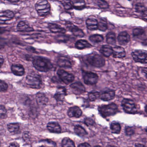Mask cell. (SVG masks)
I'll list each match as a JSON object with an SVG mask.
<instances>
[{
  "label": "cell",
  "mask_w": 147,
  "mask_h": 147,
  "mask_svg": "<svg viewBox=\"0 0 147 147\" xmlns=\"http://www.w3.org/2000/svg\"><path fill=\"white\" fill-rule=\"evenodd\" d=\"M34 67L40 72H48L53 67V65L49 59L42 57L36 56L32 60Z\"/></svg>",
  "instance_id": "1"
},
{
  "label": "cell",
  "mask_w": 147,
  "mask_h": 147,
  "mask_svg": "<svg viewBox=\"0 0 147 147\" xmlns=\"http://www.w3.org/2000/svg\"><path fill=\"white\" fill-rule=\"evenodd\" d=\"M25 82L29 87L34 89L41 88L42 85L41 76L36 72H32L27 75Z\"/></svg>",
  "instance_id": "2"
},
{
  "label": "cell",
  "mask_w": 147,
  "mask_h": 147,
  "mask_svg": "<svg viewBox=\"0 0 147 147\" xmlns=\"http://www.w3.org/2000/svg\"><path fill=\"white\" fill-rule=\"evenodd\" d=\"M99 112L104 117L113 116L118 111V107L115 103H111L108 105H103L99 107Z\"/></svg>",
  "instance_id": "3"
},
{
  "label": "cell",
  "mask_w": 147,
  "mask_h": 147,
  "mask_svg": "<svg viewBox=\"0 0 147 147\" xmlns=\"http://www.w3.org/2000/svg\"><path fill=\"white\" fill-rule=\"evenodd\" d=\"M35 8L38 14L40 17H46L50 12V4L45 0H39L37 1L35 5Z\"/></svg>",
  "instance_id": "4"
},
{
  "label": "cell",
  "mask_w": 147,
  "mask_h": 147,
  "mask_svg": "<svg viewBox=\"0 0 147 147\" xmlns=\"http://www.w3.org/2000/svg\"><path fill=\"white\" fill-rule=\"evenodd\" d=\"M86 60L90 65L95 67H101L105 64V60L104 57L95 53L87 56Z\"/></svg>",
  "instance_id": "5"
},
{
  "label": "cell",
  "mask_w": 147,
  "mask_h": 147,
  "mask_svg": "<svg viewBox=\"0 0 147 147\" xmlns=\"http://www.w3.org/2000/svg\"><path fill=\"white\" fill-rule=\"evenodd\" d=\"M121 105L125 112L134 114L137 112L136 105L132 100L124 98L122 100Z\"/></svg>",
  "instance_id": "6"
},
{
  "label": "cell",
  "mask_w": 147,
  "mask_h": 147,
  "mask_svg": "<svg viewBox=\"0 0 147 147\" xmlns=\"http://www.w3.org/2000/svg\"><path fill=\"white\" fill-rule=\"evenodd\" d=\"M131 56L137 63H147V51L143 50H136L132 51Z\"/></svg>",
  "instance_id": "7"
},
{
  "label": "cell",
  "mask_w": 147,
  "mask_h": 147,
  "mask_svg": "<svg viewBox=\"0 0 147 147\" xmlns=\"http://www.w3.org/2000/svg\"><path fill=\"white\" fill-rule=\"evenodd\" d=\"M82 76L84 82L86 85H95L98 81V75L93 72L83 71Z\"/></svg>",
  "instance_id": "8"
},
{
  "label": "cell",
  "mask_w": 147,
  "mask_h": 147,
  "mask_svg": "<svg viewBox=\"0 0 147 147\" xmlns=\"http://www.w3.org/2000/svg\"><path fill=\"white\" fill-rule=\"evenodd\" d=\"M57 74L60 80L67 85L73 82L75 79L74 76L73 74H70L63 69H58Z\"/></svg>",
  "instance_id": "9"
},
{
  "label": "cell",
  "mask_w": 147,
  "mask_h": 147,
  "mask_svg": "<svg viewBox=\"0 0 147 147\" xmlns=\"http://www.w3.org/2000/svg\"><path fill=\"white\" fill-rule=\"evenodd\" d=\"M66 26L67 29L70 31L76 36L82 38L83 37L85 36V33H84L83 31L76 26L73 24L71 22H67L66 24Z\"/></svg>",
  "instance_id": "10"
},
{
  "label": "cell",
  "mask_w": 147,
  "mask_h": 147,
  "mask_svg": "<svg viewBox=\"0 0 147 147\" xmlns=\"http://www.w3.org/2000/svg\"><path fill=\"white\" fill-rule=\"evenodd\" d=\"M115 97V92L113 90H107L100 93V99L104 101H110Z\"/></svg>",
  "instance_id": "11"
},
{
  "label": "cell",
  "mask_w": 147,
  "mask_h": 147,
  "mask_svg": "<svg viewBox=\"0 0 147 147\" xmlns=\"http://www.w3.org/2000/svg\"><path fill=\"white\" fill-rule=\"evenodd\" d=\"M14 17V14L13 12L10 10H6L1 11L0 13L1 24H4L6 21L11 20Z\"/></svg>",
  "instance_id": "12"
},
{
  "label": "cell",
  "mask_w": 147,
  "mask_h": 147,
  "mask_svg": "<svg viewBox=\"0 0 147 147\" xmlns=\"http://www.w3.org/2000/svg\"><path fill=\"white\" fill-rule=\"evenodd\" d=\"M73 92L76 94H80L86 92V88L80 82H76L70 86Z\"/></svg>",
  "instance_id": "13"
},
{
  "label": "cell",
  "mask_w": 147,
  "mask_h": 147,
  "mask_svg": "<svg viewBox=\"0 0 147 147\" xmlns=\"http://www.w3.org/2000/svg\"><path fill=\"white\" fill-rule=\"evenodd\" d=\"M57 64L61 67L70 68L72 67V64L71 61L66 57L60 56L57 60Z\"/></svg>",
  "instance_id": "14"
},
{
  "label": "cell",
  "mask_w": 147,
  "mask_h": 147,
  "mask_svg": "<svg viewBox=\"0 0 147 147\" xmlns=\"http://www.w3.org/2000/svg\"><path fill=\"white\" fill-rule=\"evenodd\" d=\"M117 40L120 45H125L130 41V36L127 32H122L118 36Z\"/></svg>",
  "instance_id": "15"
},
{
  "label": "cell",
  "mask_w": 147,
  "mask_h": 147,
  "mask_svg": "<svg viewBox=\"0 0 147 147\" xmlns=\"http://www.w3.org/2000/svg\"><path fill=\"white\" fill-rule=\"evenodd\" d=\"M66 95L67 91L66 88L63 87H60L57 88L56 93L54 95V98L57 101L62 102L64 100Z\"/></svg>",
  "instance_id": "16"
},
{
  "label": "cell",
  "mask_w": 147,
  "mask_h": 147,
  "mask_svg": "<svg viewBox=\"0 0 147 147\" xmlns=\"http://www.w3.org/2000/svg\"><path fill=\"white\" fill-rule=\"evenodd\" d=\"M67 114L69 117L80 118L82 115V112L80 107L74 106L69 109Z\"/></svg>",
  "instance_id": "17"
},
{
  "label": "cell",
  "mask_w": 147,
  "mask_h": 147,
  "mask_svg": "<svg viewBox=\"0 0 147 147\" xmlns=\"http://www.w3.org/2000/svg\"><path fill=\"white\" fill-rule=\"evenodd\" d=\"M113 55L114 58H123L126 56V52L123 48L120 46H115L113 48Z\"/></svg>",
  "instance_id": "18"
},
{
  "label": "cell",
  "mask_w": 147,
  "mask_h": 147,
  "mask_svg": "<svg viewBox=\"0 0 147 147\" xmlns=\"http://www.w3.org/2000/svg\"><path fill=\"white\" fill-rule=\"evenodd\" d=\"M12 73L17 76H22L25 74V69L21 64H13L11 67Z\"/></svg>",
  "instance_id": "19"
},
{
  "label": "cell",
  "mask_w": 147,
  "mask_h": 147,
  "mask_svg": "<svg viewBox=\"0 0 147 147\" xmlns=\"http://www.w3.org/2000/svg\"><path fill=\"white\" fill-rule=\"evenodd\" d=\"M17 29L20 32H31L34 31V29L30 27L24 21H20L17 26Z\"/></svg>",
  "instance_id": "20"
},
{
  "label": "cell",
  "mask_w": 147,
  "mask_h": 147,
  "mask_svg": "<svg viewBox=\"0 0 147 147\" xmlns=\"http://www.w3.org/2000/svg\"><path fill=\"white\" fill-rule=\"evenodd\" d=\"M47 127L49 131L52 133H60L61 131V126L57 122H49L47 124Z\"/></svg>",
  "instance_id": "21"
},
{
  "label": "cell",
  "mask_w": 147,
  "mask_h": 147,
  "mask_svg": "<svg viewBox=\"0 0 147 147\" xmlns=\"http://www.w3.org/2000/svg\"><path fill=\"white\" fill-rule=\"evenodd\" d=\"M36 100L39 106H45L48 104L49 99L43 93L38 92L36 95Z\"/></svg>",
  "instance_id": "22"
},
{
  "label": "cell",
  "mask_w": 147,
  "mask_h": 147,
  "mask_svg": "<svg viewBox=\"0 0 147 147\" xmlns=\"http://www.w3.org/2000/svg\"><path fill=\"white\" fill-rule=\"evenodd\" d=\"M98 22L94 18H89L86 21L87 28L90 30H95L98 29Z\"/></svg>",
  "instance_id": "23"
},
{
  "label": "cell",
  "mask_w": 147,
  "mask_h": 147,
  "mask_svg": "<svg viewBox=\"0 0 147 147\" xmlns=\"http://www.w3.org/2000/svg\"><path fill=\"white\" fill-rule=\"evenodd\" d=\"M48 27L51 32L53 33H61L64 34L66 32V30L64 28L60 26L57 24L49 23Z\"/></svg>",
  "instance_id": "24"
},
{
  "label": "cell",
  "mask_w": 147,
  "mask_h": 147,
  "mask_svg": "<svg viewBox=\"0 0 147 147\" xmlns=\"http://www.w3.org/2000/svg\"><path fill=\"white\" fill-rule=\"evenodd\" d=\"M100 52L104 56L109 57L113 55V48L110 45H103L100 50Z\"/></svg>",
  "instance_id": "25"
},
{
  "label": "cell",
  "mask_w": 147,
  "mask_h": 147,
  "mask_svg": "<svg viewBox=\"0 0 147 147\" xmlns=\"http://www.w3.org/2000/svg\"><path fill=\"white\" fill-rule=\"evenodd\" d=\"M76 48L78 49H83L86 48H90L92 45L88 41L83 39L78 40L75 43Z\"/></svg>",
  "instance_id": "26"
},
{
  "label": "cell",
  "mask_w": 147,
  "mask_h": 147,
  "mask_svg": "<svg viewBox=\"0 0 147 147\" xmlns=\"http://www.w3.org/2000/svg\"><path fill=\"white\" fill-rule=\"evenodd\" d=\"M73 7L76 10H81L85 8L86 6L84 1L82 0H76V1H71Z\"/></svg>",
  "instance_id": "27"
},
{
  "label": "cell",
  "mask_w": 147,
  "mask_h": 147,
  "mask_svg": "<svg viewBox=\"0 0 147 147\" xmlns=\"http://www.w3.org/2000/svg\"><path fill=\"white\" fill-rule=\"evenodd\" d=\"M74 131L76 134L80 137H83L87 135V132L86 130L81 125H76L74 128Z\"/></svg>",
  "instance_id": "28"
},
{
  "label": "cell",
  "mask_w": 147,
  "mask_h": 147,
  "mask_svg": "<svg viewBox=\"0 0 147 147\" xmlns=\"http://www.w3.org/2000/svg\"><path fill=\"white\" fill-rule=\"evenodd\" d=\"M106 42L107 43L111 45H115L116 43V35L113 32L107 33L106 36Z\"/></svg>",
  "instance_id": "29"
},
{
  "label": "cell",
  "mask_w": 147,
  "mask_h": 147,
  "mask_svg": "<svg viewBox=\"0 0 147 147\" xmlns=\"http://www.w3.org/2000/svg\"><path fill=\"white\" fill-rule=\"evenodd\" d=\"M111 132L113 134H119L121 131L120 125L117 122H113L111 123L110 126Z\"/></svg>",
  "instance_id": "30"
},
{
  "label": "cell",
  "mask_w": 147,
  "mask_h": 147,
  "mask_svg": "<svg viewBox=\"0 0 147 147\" xmlns=\"http://www.w3.org/2000/svg\"><path fill=\"white\" fill-rule=\"evenodd\" d=\"M62 146V147H76L74 141L68 137H65L63 139Z\"/></svg>",
  "instance_id": "31"
},
{
  "label": "cell",
  "mask_w": 147,
  "mask_h": 147,
  "mask_svg": "<svg viewBox=\"0 0 147 147\" xmlns=\"http://www.w3.org/2000/svg\"><path fill=\"white\" fill-rule=\"evenodd\" d=\"M108 29L107 22L105 19L101 18L98 24V29L101 31L105 32Z\"/></svg>",
  "instance_id": "32"
},
{
  "label": "cell",
  "mask_w": 147,
  "mask_h": 147,
  "mask_svg": "<svg viewBox=\"0 0 147 147\" xmlns=\"http://www.w3.org/2000/svg\"><path fill=\"white\" fill-rule=\"evenodd\" d=\"M8 131L11 133L16 132L20 129V125L18 123H11L7 125Z\"/></svg>",
  "instance_id": "33"
},
{
  "label": "cell",
  "mask_w": 147,
  "mask_h": 147,
  "mask_svg": "<svg viewBox=\"0 0 147 147\" xmlns=\"http://www.w3.org/2000/svg\"><path fill=\"white\" fill-rule=\"evenodd\" d=\"M104 37L100 35H92L89 37V40L94 43H99L101 42L104 40Z\"/></svg>",
  "instance_id": "34"
},
{
  "label": "cell",
  "mask_w": 147,
  "mask_h": 147,
  "mask_svg": "<svg viewBox=\"0 0 147 147\" xmlns=\"http://www.w3.org/2000/svg\"><path fill=\"white\" fill-rule=\"evenodd\" d=\"M100 97V93L97 91H92L88 93V97L89 100L92 101H95Z\"/></svg>",
  "instance_id": "35"
},
{
  "label": "cell",
  "mask_w": 147,
  "mask_h": 147,
  "mask_svg": "<svg viewBox=\"0 0 147 147\" xmlns=\"http://www.w3.org/2000/svg\"><path fill=\"white\" fill-rule=\"evenodd\" d=\"M144 30L141 28H136L134 29L132 32L133 36L135 37H138L142 36L144 34Z\"/></svg>",
  "instance_id": "36"
},
{
  "label": "cell",
  "mask_w": 147,
  "mask_h": 147,
  "mask_svg": "<svg viewBox=\"0 0 147 147\" xmlns=\"http://www.w3.org/2000/svg\"><path fill=\"white\" fill-rule=\"evenodd\" d=\"M45 144L42 145L40 147H57L55 143L50 140H44Z\"/></svg>",
  "instance_id": "37"
},
{
  "label": "cell",
  "mask_w": 147,
  "mask_h": 147,
  "mask_svg": "<svg viewBox=\"0 0 147 147\" xmlns=\"http://www.w3.org/2000/svg\"><path fill=\"white\" fill-rule=\"evenodd\" d=\"M136 11L138 13H142L144 11V10L146 9L145 6L144 4L141 3H137L136 4V7H135Z\"/></svg>",
  "instance_id": "38"
},
{
  "label": "cell",
  "mask_w": 147,
  "mask_h": 147,
  "mask_svg": "<svg viewBox=\"0 0 147 147\" xmlns=\"http://www.w3.org/2000/svg\"><path fill=\"white\" fill-rule=\"evenodd\" d=\"M0 116L1 118L5 119L7 116V111L4 106L1 105L0 107Z\"/></svg>",
  "instance_id": "39"
},
{
  "label": "cell",
  "mask_w": 147,
  "mask_h": 147,
  "mask_svg": "<svg viewBox=\"0 0 147 147\" xmlns=\"http://www.w3.org/2000/svg\"><path fill=\"white\" fill-rule=\"evenodd\" d=\"M8 88V86L6 82H5L4 81L1 80L0 82V89L1 92H5L7 91Z\"/></svg>",
  "instance_id": "40"
},
{
  "label": "cell",
  "mask_w": 147,
  "mask_h": 147,
  "mask_svg": "<svg viewBox=\"0 0 147 147\" xmlns=\"http://www.w3.org/2000/svg\"><path fill=\"white\" fill-rule=\"evenodd\" d=\"M64 7V8L66 10H70L73 8V6L71 3V1H61Z\"/></svg>",
  "instance_id": "41"
},
{
  "label": "cell",
  "mask_w": 147,
  "mask_h": 147,
  "mask_svg": "<svg viewBox=\"0 0 147 147\" xmlns=\"http://www.w3.org/2000/svg\"><path fill=\"white\" fill-rule=\"evenodd\" d=\"M98 5L100 8L102 9H106L109 7L108 3L105 1H98Z\"/></svg>",
  "instance_id": "42"
},
{
  "label": "cell",
  "mask_w": 147,
  "mask_h": 147,
  "mask_svg": "<svg viewBox=\"0 0 147 147\" xmlns=\"http://www.w3.org/2000/svg\"><path fill=\"white\" fill-rule=\"evenodd\" d=\"M57 40L63 42H67L69 40V38L65 35H59L56 37Z\"/></svg>",
  "instance_id": "43"
},
{
  "label": "cell",
  "mask_w": 147,
  "mask_h": 147,
  "mask_svg": "<svg viewBox=\"0 0 147 147\" xmlns=\"http://www.w3.org/2000/svg\"><path fill=\"white\" fill-rule=\"evenodd\" d=\"M125 134L127 136H131L135 133V130L132 127L126 126L125 129Z\"/></svg>",
  "instance_id": "44"
},
{
  "label": "cell",
  "mask_w": 147,
  "mask_h": 147,
  "mask_svg": "<svg viewBox=\"0 0 147 147\" xmlns=\"http://www.w3.org/2000/svg\"><path fill=\"white\" fill-rule=\"evenodd\" d=\"M84 123L86 125H87L88 126H89L93 125L94 123H95V122L92 119L90 118H87L85 119Z\"/></svg>",
  "instance_id": "45"
},
{
  "label": "cell",
  "mask_w": 147,
  "mask_h": 147,
  "mask_svg": "<svg viewBox=\"0 0 147 147\" xmlns=\"http://www.w3.org/2000/svg\"><path fill=\"white\" fill-rule=\"evenodd\" d=\"M142 18L144 20L147 21V7L146 8L144 11L143 12Z\"/></svg>",
  "instance_id": "46"
},
{
  "label": "cell",
  "mask_w": 147,
  "mask_h": 147,
  "mask_svg": "<svg viewBox=\"0 0 147 147\" xmlns=\"http://www.w3.org/2000/svg\"><path fill=\"white\" fill-rule=\"evenodd\" d=\"M7 147H20V145L17 142L11 143L9 146Z\"/></svg>",
  "instance_id": "47"
},
{
  "label": "cell",
  "mask_w": 147,
  "mask_h": 147,
  "mask_svg": "<svg viewBox=\"0 0 147 147\" xmlns=\"http://www.w3.org/2000/svg\"><path fill=\"white\" fill-rule=\"evenodd\" d=\"M78 147H91V146L90 144L88 143L85 142L80 144Z\"/></svg>",
  "instance_id": "48"
},
{
  "label": "cell",
  "mask_w": 147,
  "mask_h": 147,
  "mask_svg": "<svg viewBox=\"0 0 147 147\" xmlns=\"http://www.w3.org/2000/svg\"><path fill=\"white\" fill-rule=\"evenodd\" d=\"M23 138L25 140H27L29 139L30 138L29 132L26 131V132H24L23 134Z\"/></svg>",
  "instance_id": "49"
},
{
  "label": "cell",
  "mask_w": 147,
  "mask_h": 147,
  "mask_svg": "<svg viewBox=\"0 0 147 147\" xmlns=\"http://www.w3.org/2000/svg\"><path fill=\"white\" fill-rule=\"evenodd\" d=\"M135 146L136 147H146L145 145L140 143H136Z\"/></svg>",
  "instance_id": "50"
},
{
  "label": "cell",
  "mask_w": 147,
  "mask_h": 147,
  "mask_svg": "<svg viewBox=\"0 0 147 147\" xmlns=\"http://www.w3.org/2000/svg\"><path fill=\"white\" fill-rule=\"evenodd\" d=\"M4 59L2 57V56H1V57H0V62H1V67H2L3 65V63H4Z\"/></svg>",
  "instance_id": "51"
},
{
  "label": "cell",
  "mask_w": 147,
  "mask_h": 147,
  "mask_svg": "<svg viewBox=\"0 0 147 147\" xmlns=\"http://www.w3.org/2000/svg\"><path fill=\"white\" fill-rule=\"evenodd\" d=\"M143 45H145V46H147V39H145L142 42Z\"/></svg>",
  "instance_id": "52"
},
{
  "label": "cell",
  "mask_w": 147,
  "mask_h": 147,
  "mask_svg": "<svg viewBox=\"0 0 147 147\" xmlns=\"http://www.w3.org/2000/svg\"><path fill=\"white\" fill-rule=\"evenodd\" d=\"M9 2H11V3H17V2H18L19 1H10V0H8V1Z\"/></svg>",
  "instance_id": "53"
},
{
  "label": "cell",
  "mask_w": 147,
  "mask_h": 147,
  "mask_svg": "<svg viewBox=\"0 0 147 147\" xmlns=\"http://www.w3.org/2000/svg\"><path fill=\"white\" fill-rule=\"evenodd\" d=\"M144 73L145 74V76L147 78V70H144Z\"/></svg>",
  "instance_id": "54"
},
{
  "label": "cell",
  "mask_w": 147,
  "mask_h": 147,
  "mask_svg": "<svg viewBox=\"0 0 147 147\" xmlns=\"http://www.w3.org/2000/svg\"><path fill=\"white\" fill-rule=\"evenodd\" d=\"M106 147H117L116 146H113V145H107L106 146Z\"/></svg>",
  "instance_id": "55"
},
{
  "label": "cell",
  "mask_w": 147,
  "mask_h": 147,
  "mask_svg": "<svg viewBox=\"0 0 147 147\" xmlns=\"http://www.w3.org/2000/svg\"><path fill=\"white\" fill-rule=\"evenodd\" d=\"M145 112H146L147 113V105H146V106H145Z\"/></svg>",
  "instance_id": "56"
},
{
  "label": "cell",
  "mask_w": 147,
  "mask_h": 147,
  "mask_svg": "<svg viewBox=\"0 0 147 147\" xmlns=\"http://www.w3.org/2000/svg\"><path fill=\"white\" fill-rule=\"evenodd\" d=\"M94 147H100V146H99V145H96V146H94Z\"/></svg>",
  "instance_id": "57"
},
{
  "label": "cell",
  "mask_w": 147,
  "mask_h": 147,
  "mask_svg": "<svg viewBox=\"0 0 147 147\" xmlns=\"http://www.w3.org/2000/svg\"><path fill=\"white\" fill-rule=\"evenodd\" d=\"M146 132H147V128H146Z\"/></svg>",
  "instance_id": "58"
}]
</instances>
